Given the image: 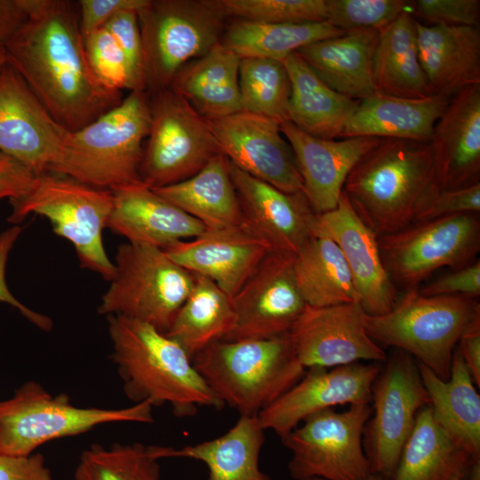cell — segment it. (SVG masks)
Segmentation results:
<instances>
[{"label": "cell", "mask_w": 480, "mask_h": 480, "mask_svg": "<svg viewBox=\"0 0 480 480\" xmlns=\"http://www.w3.org/2000/svg\"><path fill=\"white\" fill-rule=\"evenodd\" d=\"M112 193L113 207L107 228L129 243L164 250L206 230L199 220L141 182L115 188Z\"/></svg>", "instance_id": "obj_25"}, {"label": "cell", "mask_w": 480, "mask_h": 480, "mask_svg": "<svg viewBox=\"0 0 480 480\" xmlns=\"http://www.w3.org/2000/svg\"><path fill=\"white\" fill-rule=\"evenodd\" d=\"M373 60L376 92L393 96H430L417 46L416 20L411 10L379 30Z\"/></svg>", "instance_id": "obj_35"}, {"label": "cell", "mask_w": 480, "mask_h": 480, "mask_svg": "<svg viewBox=\"0 0 480 480\" xmlns=\"http://www.w3.org/2000/svg\"><path fill=\"white\" fill-rule=\"evenodd\" d=\"M163 251L192 274L211 279L231 298L271 252L266 243L242 225L206 229Z\"/></svg>", "instance_id": "obj_22"}, {"label": "cell", "mask_w": 480, "mask_h": 480, "mask_svg": "<svg viewBox=\"0 0 480 480\" xmlns=\"http://www.w3.org/2000/svg\"><path fill=\"white\" fill-rule=\"evenodd\" d=\"M293 273L308 306L328 307L359 302L353 280L339 246L314 236L295 254Z\"/></svg>", "instance_id": "obj_37"}, {"label": "cell", "mask_w": 480, "mask_h": 480, "mask_svg": "<svg viewBox=\"0 0 480 480\" xmlns=\"http://www.w3.org/2000/svg\"><path fill=\"white\" fill-rule=\"evenodd\" d=\"M383 266L397 288L419 287L436 270L465 268L480 251L478 213H461L418 221L378 236Z\"/></svg>", "instance_id": "obj_12"}, {"label": "cell", "mask_w": 480, "mask_h": 480, "mask_svg": "<svg viewBox=\"0 0 480 480\" xmlns=\"http://www.w3.org/2000/svg\"><path fill=\"white\" fill-rule=\"evenodd\" d=\"M418 288L406 290L388 312L366 314L365 329L376 343L407 353L447 380L460 339L480 322V304L468 296H426Z\"/></svg>", "instance_id": "obj_6"}, {"label": "cell", "mask_w": 480, "mask_h": 480, "mask_svg": "<svg viewBox=\"0 0 480 480\" xmlns=\"http://www.w3.org/2000/svg\"><path fill=\"white\" fill-rule=\"evenodd\" d=\"M229 171L240 205L242 226L266 243L271 252L297 254L314 236L316 213L304 192L285 193L230 162Z\"/></svg>", "instance_id": "obj_21"}, {"label": "cell", "mask_w": 480, "mask_h": 480, "mask_svg": "<svg viewBox=\"0 0 480 480\" xmlns=\"http://www.w3.org/2000/svg\"><path fill=\"white\" fill-rule=\"evenodd\" d=\"M238 84L243 111L279 123L288 120L291 82L281 60L242 58Z\"/></svg>", "instance_id": "obj_40"}, {"label": "cell", "mask_w": 480, "mask_h": 480, "mask_svg": "<svg viewBox=\"0 0 480 480\" xmlns=\"http://www.w3.org/2000/svg\"><path fill=\"white\" fill-rule=\"evenodd\" d=\"M280 129L292 149L303 192L315 213L337 206L348 175L380 140L374 137L321 139L303 132L288 120L280 123Z\"/></svg>", "instance_id": "obj_23"}, {"label": "cell", "mask_w": 480, "mask_h": 480, "mask_svg": "<svg viewBox=\"0 0 480 480\" xmlns=\"http://www.w3.org/2000/svg\"><path fill=\"white\" fill-rule=\"evenodd\" d=\"M380 370L378 363L309 368L294 386L261 411L258 419L264 430L282 437L316 412L336 405L370 404Z\"/></svg>", "instance_id": "obj_19"}, {"label": "cell", "mask_w": 480, "mask_h": 480, "mask_svg": "<svg viewBox=\"0 0 480 480\" xmlns=\"http://www.w3.org/2000/svg\"><path fill=\"white\" fill-rule=\"evenodd\" d=\"M360 302L328 307L306 306L289 337L307 368H332L359 361L385 362L386 352L367 333Z\"/></svg>", "instance_id": "obj_17"}, {"label": "cell", "mask_w": 480, "mask_h": 480, "mask_svg": "<svg viewBox=\"0 0 480 480\" xmlns=\"http://www.w3.org/2000/svg\"><path fill=\"white\" fill-rule=\"evenodd\" d=\"M85 55L92 73L105 87L131 92L126 59L111 33L99 28L84 37Z\"/></svg>", "instance_id": "obj_43"}, {"label": "cell", "mask_w": 480, "mask_h": 480, "mask_svg": "<svg viewBox=\"0 0 480 480\" xmlns=\"http://www.w3.org/2000/svg\"><path fill=\"white\" fill-rule=\"evenodd\" d=\"M137 15L148 92L170 87L182 67L219 44L228 18L217 0H148Z\"/></svg>", "instance_id": "obj_8"}, {"label": "cell", "mask_w": 480, "mask_h": 480, "mask_svg": "<svg viewBox=\"0 0 480 480\" xmlns=\"http://www.w3.org/2000/svg\"><path fill=\"white\" fill-rule=\"evenodd\" d=\"M28 20L4 45L8 63L51 116L76 132L117 106L87 61L77 1L24 0Z\"/></svg>", "instance_id": "obj_1"}, {"label": "cell", "mask_w": 480, "mask_h": 480, "mask_svg": "<svg viewBox=\"0 0 480 480\" xmlns=\"http://www.w3.org/2000/svg\"><path fill=\"white\" fill-rule=\"evenodd\" d=\"M418 364L436 422L474 458L480 459V396L456 347L444 380Z\"/></svg>", "instance_id": "obj_31"}, {"label": "cell", "mask_w": 480, "mask_h": 480, "mask_svg": "<svg viewBox=\"0 0 480 480\" xmlns=\"http://www.w3.org/2000/svg\"><path fill=\"white\" fill-rule=\"evenodd\" d=\"M345 32L327 21L274 24L236 20L225 29L221 43L241 59L282 60L308 44Z\"/></svg>", "instance_id": "obj_38"}, {"label": "cell", "mask_w": 480, "mask_h": 480, "mask_svg": "<svg viewBox=\"0 0 480 480\" xmlns=\"http://www.w3.org/2000/svg\"><path fill=\"white\" fill-rule=\"evenodd\" d=\"M419 60L430 95L450 99L480 84V30L473 26L427 25L416 20Z\"/></svg>", "instance_id": "obj_26"}, {"label": "cell", "mask_w": 480, "mask_h": 480, "mask_svg": "<svg viewBox=\"0 0 480 480\" xmlns=\"http://www.w3.org/2000/svg\"><path fill=\"white\" fill-rule=\"evenodd\" d=\"M7 54L4 45H0V71L7 64Z\"/></svg>", "instance_id": "obj_55"}, {"label": "cell", "mask_w": 480, "mask_h": 480, "mask_svg": "<svg viewBox=\"0 0 480 480\" xmlns=\"http://www.w3.org/2000/svg\"><path fill=\"white\" fill-rule=\"evenodd\" d=\"M325 2L326 21L344 31L357 28L380 30L404 12L412 11L411 2L404 0H325Z\"/></svg>", "instance_id": "obj_42"}, {"label": "cell", "mask_w": 480, "mask_h": 480, "mask_svg": "<svg viewBox=\"0 0 480 480\" xmlns=\"http://www.w3.org/2000/svg\"><path fill=\"white\" fill-rule=\"evenodd\" d=\"M480 182L469 187L440 190L415 222L461 214L479 213Z\"/></svg>", "instance_id": "obj_46"}, {"label": "cell", "mask_w": 480, "mask_h": 480, "mask_svg": "<svg viewBox=\"0 0 480 480\" xmlns=\"http://www.w3.org/2000/svg\"><path fill=\"white\" fill-rule=\"evenodd\" d=\"M152 408L146 402L121 409L78 407L67 394L53 396L30 380L0 401V453L29 455L47 442L109 422L152 423Z\"/></svg>", "instance_id": "obj_9"}, {"label": "cell", "mask_w": 480, "mask_h": 480, "mask_svg": "<svg viewBox=\"0 0 480 480\" xmlns=\"http://www.w3.org/2000/svg\"><path fill=\"white\" fill-rule=\"evenodd\" d=\"M429 143L442 190L480 182V84L450 98Z\"/></svg>", "instance_id": "obj_24"}, {"label": "cell", "mask_w": 480, "mask_h": 480, "mask_svg": "<svg viewBox=\"0 0 480 480\" xmlns=\"http://www.w3.org/2000/svg\"><path fill=\"white\" fill-rule=\"evenodd\" d=\"M228 17L258 23L326 21L325 0H217Z\"/></svg>", "instance_id": "obj_41"}, {"label": "cell", "mask_w": 480, "mask_h": 480, "mask_svg": "<svg viewBox=\"0 0 480 480\" xmlns=\"http://www.w3.org/2000/svg\"><path fill=\"white\" fill-rule=\"evenodd\" d=\"M0 480H53L41 453L14 456L0 453Z\"/></svg>", "instance_id": "obj_50"}, {"label": "cell", "mask_w": 480, "mask_h": 480, "mask_svg": "<svg viewBox=\"0 0 480 480\" xmlns=\"http://www.w3.org/2000/svg\"><path fill=\"white\" fill-rule=\"evenodd\" d=\"M148 0H78L79 26L83 38L103 28L123 12H139Z\"/></svg>", "instance_id": "obj_48"}, {"label": "cell", "mask_w": 480, "mask_h": 480, "mask_svg": "<svg viewBox=\"0 0 480 480\" xmlns=\"http://www.w3.org/2000/svg\"><path fill=\"white\" fill-rule=\"evenodd\" d=\"M265 430L258 416H240L223 435L178 449L154 445L156 456L199 460L208 468L207 480H272L261 471L259 460Z\"/></svg>", "instance_id": "obj_29"}, {"label": "cell", "mask_w": 480, "mask_h": 480, "mask_svg": "<svg viewBox=\"0 0 480 480\" xmlns=\"http://www.w3.org/2000/svg\"><path fill=\"white\" fill-rule=\"evenodd\" d=\"M192 362L224 405L240 416H258L307 371L296 356L289 333L266 340H219Z\"/></svg>", "instance_id": "obj_5"}, {"label": "cell", "mask_w": 480, "mask_h": 480, "mask_svg": "<svg viewBox=\"0 0 480 480\" xmlns=\"http://www.w3.org/2000/svg\"><path fill=\"white\" fill-rule=\"evenodd\" d=\"M153 190L199 220L206 229L242 225L229 162L221 153L215 155L192 177Z\"/></svg>", "instance_id": "obj_33"}, {"label": "cell", "mask_w": 480, "mask_h": 480, "mask_svg": "<svg viewBox=\"0 0 480 480\" xmlns=\"http://www.w3.org/2000/svg\"><path fill=\"white\" fill-rule=\"evenodd\" d=\"M10 222L19 223L30 213L46 217L54 233L72 243L83 268L97 272L109 282L114 278L115 264L102 242L113 207L112 190L44 172L36 175L27 194L10 200Z\"/></svg>", "instance_id": "obj_7"}, {"label": "cell", "mask_w": 480, "mask_h": 480, "mask_svg": "<svg viewBox=\"0 0 480 480\" xmlns=\"http://www.w3.org/2000/svg\"><path fill=\"white\" fill-rule=\"evenodd\" d=\"M21 233V228L14 225L0 234V302H5L17 308L28 320L44 331L52 328V321L48 316L37 313L19 301L9 290L5 269L9 253Z\"/></svg>", "instance_id": "obj_49"}, {"label": "cell", "mask_w": 480, "mask_h": 480, "mask_svg": "<svg viewBox=\"0 0 480 480\" xmlns=\"http://www.w3.org/2000/svg\"><path fill=\"white\" fill-rule=\"evenodd\" d=\"M28 20L24 0H0V45H5Z\"/></svg>", "instance_id": "obj_52"}, {"label": "cell", "mask_w": 480, "mask_h": 480, "mask_svg": "<svg viewBox=\"0 0 480 480\" xmlns=\"http://www.w3.org/2000/svg\"><path fill=\"white\" fill-rule=\"evenodd\" d=\"M122 50L130 72L131 92L146 91L141 36L137 12H123L104 26Z\"/></svg>", "instance_id": "obj_44"}, {"label": "cell", "mask_w": 480, "mask_h": 480, "mask_svg": "<svg viewBox=\"0 0 480 480\" xmlns=\"http://www.w3.org/2000/svg\"><path fill=\"white\" fill-rule=\"evenodd\" d=\"M235 321L232 300L211 279L195 275V284L164 333L193 360L211 344L222 340Z\"/></svg>", "instance_id": "obj_36"}, {"label": "cell", "mask_w": 480, "mask_h": 480, "mask_svg": "<svg viewBox=\"0 0 480 480\" xmlns=\"http://www.w3.org/2000/svg\"><path fill=\"white\" fill-rule=\"evenodd\" d=\"M36 174L14 157L0 151V199H16L27 194Z\"/></svg>", "instance_id": "obj_51"}, {"label": "cell", "mask_w": 480, "mask_h": 480, "mask_svg": "<svg viewBox=\"0 0 480 480\" xmlns=\"http://www.w3.org/2000/svg\"><path fill=\"white\" fill-rule=\"evenodd\" d=\"M449 100L440 95L407 98L375 92L358 100L340 138L374 137L428 143Z\"/></svg>", "instance_id": "obj_27"}, {"label": "cell", "mask_w": 480, "mask_h": 480, "mask_svg": "<svg viewBox=\"0 0 480 480\" xmlns=\"http://www.w3.org/2000/svg\"><path fill=\"white\" fill-rule=\"evenodd\" d=\"M150 122L148 92L132 91L91 124L68 132L47 172L110 190L140 182V166Z\"/></svg>", "instance_id": "obj_4"}, {"label": "cell", "mask_w": 480, "mask_h": 480, "mask_svg": "<svg viewBox=\"0 0 480 480\" xmlns=\"http://www.w3.org/2000/svg\"><path fill=\"white\" fill-rule=\"evenodd\" d=\"M294 254L270 252L231 298L233 327L222 340H266L289 333L307 304L295 282Z\"/></svg>", "instance_id": "obj_15"}, {"label": "cell", "mask_w": 480, "mask_h": 480, "mask_svg": "<svg viewBox=\"0 0 480 480\" xmlns=\"http://www.w3.org/2000/svg\"><path fill=\"white\" fill-rule=\"evenodd\" d=\"M107 321L110 358L129 400L153 407L167 404L179 418L193 416L200 407L224 406L176 341L139 320L109 315Z\"/></svg>", "instance_id": "obj_3"}, {"label": "cell", "mask_w": 480, "mask_h": 480, "mask_svg": "<svg viewBox=\"0 0 480 480\" xmlns=\"http://www.w3.org/2000/svg\"><path fill=\"white\" fill-rule=\"evenodd\" d=\"M240 60L220 41L204 56L182 67L170 88L206 119L243 111L238 84Z\"/></svg>", "instance_id": "obj_30"}, {"label": "cell", "mask_w": 480, "mask_h": 480, "mask_svg": "<svg viewBox=\"0 0 480 480\" xmlns=\"http://www.w3.org/2000/svg\"><path fill=\"white\" fill-rule=\"evenodd\" d=\"M150 129L140 180L150 188L183 181L220 153L207 119L170 87L148 92Z\"/></svg>", "instance_id": "obj_11"}, {"label": "cell", "mask_w": 480, "mask_h": 480, "mask_svg": "<svg viewBox=\"0 0 480 480\" xmlns=\"http://www.w3.org/2000/svg\"><path fill=\"white\" fill-rule=\"evenodd\" d=\"M308 480H324V479H320V478H312V479H308ZM359 480H383L380 476H377V475H374V474H372L371 476L365 477V478H363V479H359Z\"/></svg>", "instance_id": "obj_56"}, {"label": "cell", "mask_w": 480, "mask_h": 480, "mask_svg": "<svg viewBox=\"0 0 480 480\" xmlns=\"http://www.w3.org/2000/svg\"><path fill=\"white\" fill-rule=\"evenodd\" d=\"M441 188L431 144L380 139L348 175L343 192L378 236L414 223Z\"/></svg>", "instance_id": "obj_2"}, {"label": "cell", "mask_w": 480, "mask_h": 480, "mask_svg": "<svg viewBox=\"0 0 480 480\" xmlns=\"http://www.w3.org/2000/svg\"><path fill=\"white\" fill-rule=\"evenodd\" d=\"M370 404L344 412H316L280 437L291 452L288 469L294 480H359L371 476L363 435L372 413Z\"/></svg>", "instance_id": "obj_13"}, {"label": "cell", "mask_w": 480, "mask_h": 480, "mask_svg": "<svg viewBox=\"0 0 480 480\" xmlns=\"http://www.w3.org/2000/svg\"><path fill=\"white\" fill-rule=\"evenodd\" d=\"M372 389L373 416L364 427V453L372 474L391 480L420 409L429 404L417 362L395 349Z\"/></svg>", "instance_id": "obj_14"}, {"label": "cell", "mask_w": 480, "mask_h": 480, "mask_svg": "<svg viewBox=\"0 0 480 480\" xmlns=\"http://www.w3.org/2000/svg\"><path fill=\"white\" fill-rule=\"evenodd\" d=\"M158 460L154 445L93 444L81 453L74 480H164Z\"/></svg>", "instance_id": "obj_39"}, {"label": "cell", "mask_w": 480, "mask_h": 480, "mask_svg": "<svg viewBox=\"0 0 480 480\" xmlns=\"http://www.w3.org/2000/svg\"><path fill=\"white\" fill-rule=\"evenodd\" d=\"M380 32L357 28L308 44L296 52L335 92L356 100L373 94V60Z\"/></svg>", "instance_id": "obj_28"}, {"label": "cell", "mask_w": 480, "mask_h": 480, "mask_svg": "<svg viewBox=\"0 0 480 480\" xmlns=\"http://www.w3.org/2000/svg\"><path fill=\"white\" fill-rule=\"evenodd\" d=\"M476 386L480 387V322L468 328L457 345Z\"/></svg>", "instance_id": "obj_53"}, {"label": "cell", "mask_w": 480, "mask_h": 480, "mask_svg": "<svg viewBox=\"0 0 480 480\" xmlns=\"http://www.w3.org/2000/svg\"><path fill=\"white\" fill-rule=\"evenodd\" d=\"M116 274L98 312L147 323L163 333L190 293L195 275L160 248L124 243L115 257Z\"/></svg>", "instance_id": "obj_10"}, {"label": "cell", "mask_w": 480, "mask_h": 480, "mask_svg": "<svg viewBox=\"0 0 480 480\" xmlns=\"http://www.w3.org/2000/svg\"><path fill=\"white\" fill-rule=\"evenodd\" d=\"M313 235L327 237L339 246L367 315L392 309L398 291L383 266L378 236L357 215L343 191L334 209L316 213Z\"/></svg>", "instance_id": "obj_20"}, {"label": "cell", "mask_w": 480, "mask_h": 480, "mask_svg": "<svg viewBox=\"0 0 480 480\" xmlns=\"http://www.w3.org/2000/svg\"><path fill=\"white\" fill-rule=\"evenodd\" d=\"M474 458L420 409L391 480H461Z\"/></svg>", "instance_id": "obj_34"}, {"label": "cell", "mask_w": 480, "mask_h": 480, "mask_svg": "<svg viewBox=\"0 0 480 480\" xmlns=\"http://www.w3.org/2000/svg\"><path fill=\"white\" fill-rule=\"evenodd\" d=\"M411 7L428 25L478 27L479 24L478 0H416L411 2Z\"/></svg>", "instance_id": "obj_45"}, {"label": "cell", "mask_w": 480, "mask_h": 480, "mask_svg": "<svg viewBox=\"0 0 480 480\" xmlns=\"http://www.w3.org/2000/svg\"><path fill=\"white\" fill-rule=\"evenodd\" d=\"M281 61L291 82L288 121L312 136L340 139L358 100L330 88L297 52Z\"/></svg>", "instance_id": "obj_32"}, {"label": "cell", "mask_w": 480, "mask_h": 480, "mask_svg": "<svg viewBox=\"0 0 480 480\" xmlns=\"http://www.w3.org/2000/svg\"><path fill=\"white\" fill-rule=\"evenodd\" d=\"M68 132L7 62L0 71V151L38 175L55 161Z\"/></svg>", "instance_id": "obj_18"}, {"label": "cell", "mask_w": 480, "mask_h": 480, "mask_svg": "<svg viewBox=\"0 0 480 480\" xmlns=\"http://www.w3.org/2000/svg\"><path fill=\"white\" fill-rule=\"evenodd\" d=\"M461 480H480V460L472 462Z\"/></svg>", "instance_id": "obj_54"}, {"label": "cell", "mask_w": 480, "mask_h": 480, "mask_svg": "<svg viewBox=\"0 0 480 480\" xmlns=\"http://www.w3.org/2000/svg\"><path fill=\"white\" fill-rule=\"evenodd\" d=\"M207 122L220 153L233 165L285 193L303 192L294 154L278 121L239 111Z\"/></svg>", "instance_id": "obj_16"}, {"label": "cell", "mask_w": 480, "mask_h": 480, "mask_svg": "<svg viewBox=\"0 0 480 480\" xmlns=\"http://www.w3.org/2000/svg\"><path fill=\"white\" fill-rule=\"evenodd\" d=\"M426 296H468L480 295V261L477 259L470 265L441 276L418 288Z\"/></svg>", "instance_id": "obj_47"}]
</instances>
